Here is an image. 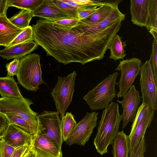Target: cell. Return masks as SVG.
Segmentation results:
<instances>
[{
	"label": "cell",
	"instance_id": "obj_1",
	"mask_svg": "<svg viewBox=\"0 0 157 157\" xmlns=\"http://www.w3.org/2000/svg\"><path fill=\"white\" fill-rule=\"evenodd\" d=\"M83 24L63 30L53 26L51 21L40 18L32 26L33 40L45 50L47 56L64 65L77 62L84 65L101 59L100 36Z\"/></svg>",
	"mask_w": 157,
	"mask_h": 157
},
{
	"label": "cell",
	"instance_id": "obj_2",
	"mask_svg": "<svg viewBox=\"0 0 157 157\" xmlns=\"http://www.w3.org/2000/svg\"><path fill=\"white\" fill-rule=\"evenodd\" d=\"M105 108L93 141L97 151L101 155L107 153L108 146L113 143L122 120L118 103L112 101Z\"/></svg>",
	"mask_w": 157,
	"mask_h": 157
},
{
	"label": "cell",
	"instance_id": "obj_3",
	"mask_svg": "<svg viewBox=\"0 0 157 157\" xmlns=\"http://www.w3.org/2000/svg\"><path fill=\"white\" fill-rule=\"evenodd\" d=\"M40 56L30 54L20 59L16 76L18 82L27 90L36 91L44 83L42 77Z\"/></svg>",
	"mask_w": 157,
	"mask_h": 157
},
{
	"label": "cell",
	"instance_id": "obj_4",
	"mask_svg": "<svg viewBox=\"0 0 157 157\" xmlns=\"http://www.w3.org/2000/svg\"><path fill=\"white\" fill-rule=\"evenodd\" d=\"M31 100L23 97L21 98H0V113L17 116L24 119L30 127L33 137L37 134L38 113L33 111L30 105Z\"/></svg>",
	"mask_w": 157,
	"mask_h": 157
},
{
	"label": "cell",
	"instance_id": "obj_5",
	"mask_svg": "<svg viewBox=\"0 0 157 157\" xmlns=\"http://www.w3.org/2000/svg\"><path fill=\"white\" fill-rule=\"evenodd\" d=\"M118 75L117 72L109 75L84 96L83 99L90 109H102L116 97V81Z\"/></svg>",
	"mask_w": 157,
	"mask_h": 157
},
{
	"label": "cell",
	"instance_id": "obj_6",
	"mask_svg": "<svg viewBox=\"0 0 157 157\" xmlns=\"http://www.w3.org/2000/svg\"><path fill=\"white\" fill-rule=\"evenodd\" d=\"M76 75L74 71L66 77L58 76L57 83L51 93L57 112L60 114L61 118L65 115L72 101Z\"/></svg>",
	"mask_w": 157,
	"mask_h": 157
},
{
	"label": "cell",
	"instance_id": "obj_7",
	"mask_svg": "<svg viewBox=\"0 0 157 157\" xmlns=\"http://www.w3.org/2000/svg\"><path fill=\"white\" fill-rule=\"evenodd\" d=\"M59 113L44 110L38 115L37 134L42 135L55 143L61 150L63 142Z\"/></svg>",
	"mask_w": 157,
	"mask_h": 157
},
{
	"label": "cell",
	"instance_id": "obj_8",
	"mask_svg": "<svg viewBox=\"0 0 157 157\" xmlns=\"http://www.w3.org/2000/svg\"><path fill=\"white\" fill-rule=\"evenodd\" d=\"M140 85L143 103L155 111L157 110V83L156 82L150 60L141 65Z\"/></svg>",
	"mask_w": 157,
	"mask_h": 157
},
{
	"label": "cell",
	"instance_id": "obj_9",
	"mask_svg": "<svg viewBox=\"0 0 157 157\" xmlns=\"http://www.w3.org/2000/svg\"><path fill=\"white\" fill-rule=\"evenodd\" d=\"M141 66V60L135 57L120 62L115 69L121 73L119 81L116 83L119 88V91L116 94L118 98L123 97L132 86L136 77L140 74Z\"/></svg>",
	"mask_w": 157,
	"mask_h": 157
},
{
	"label": "cell",
	"instance_id": "obj_10",
	"mask_svg": "<svg viewBox=\"0 0 157 157\" xmlns=\"http://www.w3.org/2000/svg\"><path fill=\"white\" fill-rule=\"evenodd\" d=\"M98 113L87 112L85 116L77 123L69 137L65 141L68 145L74 144L84 146L88 141L94 129L96 126Z\"/></svg>",
	"mask_w": 157,
	"mask_h": 157
},
{
	"label": "cell",
	"instance_id": "obj_11",
	"mask_svg": "<svg viewBox=\"0 0 157 157\" xmlns=\"http://www.w3.org/2000/svg\"><path fill=\"white\" fill-rule=\"evenodd\" d=\"M122 101L117 100L122 106L123 111L122 120V128L127 126L129 122H133L136 117L137 110L141 101L140 91H137L134 85H132L123 97Z\"/></svg>",
	"mask_w": 157,
	"mask_h": 157
},
{
	"label": "cell",
	"instance_id": "obj_12",
	"mask_svg": "<svg viewBox=\"0 0 157 157\" xmlns=\"http://www.w3.org/2000/svg\"><path fill=\"white\" fill-rule=\"evenodd\" d=\"M1 138L15 148L27 145L31 148L33 136L19 127L9 124L2 132Z\"/></svg>",
	"mask_w": 157,
	"mask_h": 157
},
{
	"label": "cell",
	"instance_id": "obj_13",
	"mask_svg": "<svg viewBox=\"0 0 157 157\" xmlns=\"http://www.w3.org/2000/svg\"><path fill=\"white\" fill-rule=\"evenodd\" d=\"M31 150L36 157H62V150L44 136L37 134L33 137Z\"/></svg>",
	"mask_w": 157,
	"mask_h": 157
},
{
	"label": "cell",
	"instance_id": "obj_14",
	"mask_svg": "<svg viewBox=\"0 0 157 157\" xmlns=\"http://www.w3.org/2000/svg\"><path fill=\"white\" fill-rule=\"evenodd\" d=\"M32 12L33 17H38L52 22L73 17L57 6L52 0H45L38 8Z\"/></svg>",
	"mask_w": 157,
	"mask_h": 157
},
{
	"label": "cell",
	"instance_id": "obj_15",
	"mask_svg": "<svg viewBox=\"0 0 157 157\" xmlns=\"http://www.w3.org/2000/svg\"><path fill=\"white\" fill-rule=\"evenodd\" d=\"M150 0H131L130 13L132 23L146 27L150 11Z\"/></svg>",
	"mask_w": 157,
	"mask_h": 157
},
{
	"label": "cell",
	"instance_id": "obj_16",
	"mask_svg": "<svg viewBox=\"0 0 157 157\" xmlns=\"http://www.w3.org/2000/svg\"><path fill=\"white\" fill-rule=\"evenodd\" d=\"M38 47V44L33 41L20 44L12 46L5 47L0 50V56L3 59L9 60L20 59L30 54Z\"/></svg>",
	"mask_w": 157,
	"mask_h": 157
},
{
	"label": "cell",
	"instance_id": "obj_17",
	"mask_svg": "<svg viewBox=\"0 0 157 157\" xmlns=\"http://www.w3.org/2000/svg\"><path fill=\"white\" fill-rule=\"evenodd\" d=\"M155 111L152 110L138 124L132 133L128 136L130 151L129 157L133 155L141 139L145 136L147 129L154 118Z\"/></svg>",
	"mask_w": 157,
	"mask_h": 157
},
{
	"label": "cell",
	"instance_id": "obj_18",
	"mask_svg": "<svg viewBox=\"0 0 157 157\" xmlns=\"http://www.w3.org/2000/svg\"><path fill=\"white\" fill-rule=\"evenodd\" d=\"M24 29L13 25L6 16L0 17V45L8 47Z\"/></svg>",
	"mask_w": 157,
	"mask_h": 157
},
{
	"label": "cell",
	"instance_id": "obj_19",
	"mask_svg": "<svg viewBox=\"0 0 157 157\" xmlns=\"http://www.w3.org/2000/svg\"><path fill=\"white\" fill-rule=\"evenodd\" d=\"M112 145L113 157H129V138L123 130L118 132Z\"/></svg>",
	"mask_w": 157,
	"mask_h": 157
},
{
	"label": "cell",
	"instance_id": "obj_20",
	"mask_svg": "<svg viewBox=\"0 0 157 157\" xmlns=\"http://www.w3.org/2000/svg\"><path fill=\"white\" fill-rule=\"evenodd\" d=\"M0 94L1 97H23L13 77H0Z\"/></svg>",
	"mask_w": 157,
	"mask_h": 157
},
{
	"label": "cell",
	"instance_id": "obj_21",
	"mask_svg": "<svg viewBox=\"0 0 157 157\" xmlns=\"http://www.w3.org/2000/svg\"><path fill=\"white\" fill-rule=\"evenodd\" d=\"M126 42L122 41L121 38L118 34L114 36L108 48L110 51L109 58L115 61L123 59L126 56L124 48L126 46Z\"/></svg>",
	"mask_w": 157,
	"mask_h": 157
},
{
	"label": "cell",
	"instance_id": "obj_22",
	"mask_svg": "<svg viewBox=\"0 0 157 157\" xmlns=\"http://www.w3.org/2000/svg\"><path fill=\"white\" fill-rule=\"evenodd\" d=\"M33 17L31 11L25 10H21L9 18V19L16 26L21 29H24L29 26V23Z\"/></svg>",
	"mask_w": 157,
	"mask_h": 157
},
{
	"label": "cell",
	"instance_id": "obj_23",
	"mask_svg": "<svg viewBox=\"0 0 157 157\" xmlns=\"http://www.w3.org/2000/svg\"><path fill=\"white\" fill-rule=\"evenodd\" d=\"M45 0H7L8 7L11 6L33 11L38 8Z\"/></svg>",
	"mask_w": 157,
	"mask_h": 157
},
{
	"label": "cell",
	"instance_id": "obj_24",
	"mask_svg": "<svg viewBox=\"0 0 157 157\" xmlns=\"http://www.w3.org/2000/svg\"><path fill=\"white\" fill-rule=\"evenodd\" d=\"M76 124L74 116L71 112H67L61 118L60 126L63 142L67 140Z\"/></svg>",
	"mask_w": 157,
	"mask_h": 157
},
{
	"label": "cell",
	"instance_id": "obj_25",
	"mask_svg": "<svg viewBox=\"0 0 157 157\" xmlns=\"http://www.w3.org/2000/svg\"><path fill=\"white\" fill-rule=\"evenodd\" d=\"M146 29L157 40V0H150V11Z\"/></svg>",
	"mask_w": 157,
	"mask_h": 157
},
{
	"label": "cell",
	"instance_id": "obj_26",
	"mask_svg": "<svg viewBox=\"0 0 157 157\" xmlns=\"http://www.w3.org/2000/svg\"><path fill=\"white\" fill-rule=\"evenodd\" d=\"M52 23L53 26L57 28L69 30L81 25L82 22L78 18L70 17L52 21Z\"/></svg>",
	"mask_w": 157,
	"mask_h": 157
},
{
	"label": "cell",
	"instance_id": "obj_27",
	"mask_svg": "<svg viewBox=\"0 0 157 157\" xmlns=\"http://www.w3.org/2000/svg\"><path fill=\"white\" fill-rule=\"evenodd\" d=\"M33 41L32 27L29 25L21 32L8 47L25 43Z\"/></svg>",
	"mask_w": 157,
	"mask_h": 157
},
{
	"label": "cell",
	"instance_id": "obj_28",
	"mask_svg": "<svg viewBox=\"0 0 157 157\" xmlns=\"http://www.w3.org/2000/svg\"><path fill=\"white\" fill-rule=\"evenodd\" d=\"M152 110L148 105L142 102L137 109L129 135L132 133L138 124Z\"/></svg>",
	"mask_w": 157,
	"mask_h": 157
},
{
	"label": "cell",
	"instance_id": "obj_29",
	"mask_svg": "<svg viewBox=\"0 0 157 157\" xmlns=\"http://www.w3.org/2000/svg\"><path fill=\"white\" fill-rule=\"evenodd\" d=\"M9 124L16 125L31 134L33 136V131L28 123L21 117L13 114H4Z\"/></svg>",
	"mask_w": 157,
	"mask_h": 157
},
{
	"label": "cell",
	"instance_id": "obj_30",
	"mask_svg": "<svg viewBox=\"0 0 157 157\" xmlns=\"http://www.w3.org/2000/svg\"><path fill=\"white\" fill-rule=\"evenodd\" d=\"M103 0H100L98 4L94 6L78 8V18L80 20L85 19L96 12L102 4Z\"/></svg>",
	"mask_w": 157,
	"mask_h": 157
},
{
	"label": "cell",
	"instance_id": "obj_31",
	"mask_svg": "<svg viewBox=\"0 0 157 157\" xmlns=\"http://www.w3.org/2000/svg\"><path fill=\"white\" fill-rule=\"evenodd\" d=\"M53 2L61 10L72 17L78 18V8L72 6L62 0H52Z\"/></svg>",
	"mask_w": 157,
	"mask_h": 157
},
{
	"label": "cell",
	"instance_id": "obj_32",
	"mask_svg": "<svg viewBox=\"0 0 157 157\" xmlns=\"http://www.w3.org/2000/svg\"><path fill=\"white\" fill-rule=\"evenodd\" d=\"M156 82L157 83V40L153 39L152 52L149 59Z\"/></svg>",
	"mask_w": 157,
	"mask_h": 157
},
{
	"label": "cell",
	"instance_id": "obj_33",
	"mask_svg": "<svg viewBox=\"0 0 157 157\" xmlns=\"http://www.w3.org/2000/svg\"><path fill=\"white\" fill-rule=\"evenodd\" d=\"M69 5L77 8L88 7L97 5L100 0H62Z\"/></svg>",
	"mask_w": 157,
	"mask_h": 157
},
{
	"label": "cell",
	"instance_id": "obj_34",
	"mask_svg": "<svg viewBox=\"0 0 157 157\" xmlns=\"http://www.w3.org/2000/svg\"><path fill=\"white\" fill-rule=\"evenodd\" d=\"M15 149L0 138V157H10Z\"/></svg>",
	"mask_w": 157,
	"mask_h": 157
},
{
	"label": "cell",
	"instance_id": "obj_35",
	"mask_svg": "<svg viewBox=\"0 0 157 157\" xmlns=\"http://www.w3.org/2000/svg\"><path fill=\"white\" fill-rule=\"evenodd\" d=\"M20 59H14L6 64L7 72V76L13 77L14 75H16L20 64Z\"/></svg>",
	"mask_w": 157,
	"mask_h": 157
},
{
	"label": "cell",
	"instance_id": "obj_36",
	"mask_svg": "<svg viewBox=\"0 0 157 157\" xmlns=\"http://www.w3.org/2000/svg\"><path fill=\"white\" fill-rule=\"evenodd\" d=\"M146 149V144L144 136L141 139L133 155L129 157H144Z\"/></svg>",
	"mask_w": 157,
	"mask_h": 157
},
{
	"label": "cell",
	"instance_id": "obj_37",
	"mask_svg": "<svg viewBox=\"0 0 157 157\" xmlns=\"http://www.w3.org/2000/svg\"><path fill=\"white\" fill-rule=\"evenodd\" d=\"M31 148L27 145L16 148L10 157H22Z\"/></svg>",
	"mask_w": 157,
	"mask_h": 157
},
{
	"label": "cell",
	"instance_id": "obj_38",
	"mask_svg": "<svg viewBox=\"0 0 157 157\" xmlns=\"http://www.w3.org/2000/svg\"><path fill=\"white\" fill-rule=\"evenodd\" d=\"M9 123L5 115L0 113V137Z\"/></svg>",
	"mask_w": 157,
	"mask_h": 157
},
{
	"label": "cell",
	"instance_id": "obj_39",
	"mask_svg": "<svg viewBox=\"0 0 157 157\" xmlns=\"http://www.w3.org/2000/svg\"><path fill=\"white\" fill-rule=\"evenodd\" d=\"M8 8L7 0H0V17L6 16Z\"/></svg>",
	"mask_w": 157,
	"mask_h": 157
},
{
	"label": "cell",
	"instance_id": "obj_40",
	"mask_svg": "<svg viewBox=\"0 0 157 157\" xmlns=\"http://www.w3.org/2000/svg\"><path fill=\"white\" fill-rule=\"evenodd\" d=\"M22 157H36L35 154L31 148Z\"/></svg>",
	"mask_w": 157,
	"mask_h": 157
},
{
	"label": "cell",
	"instance_id": "obj_41",
	"mask_svg": "<svg viewBox=\"0 0 157 157\" xmlns=\"http://www.w3.org/2000/svg\"></svg>",
	"mask_w": 157,
	"mask_h": 157
}]
</instances>
